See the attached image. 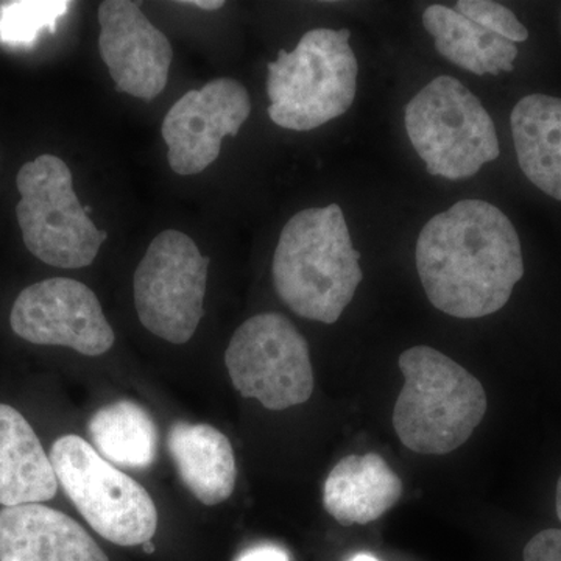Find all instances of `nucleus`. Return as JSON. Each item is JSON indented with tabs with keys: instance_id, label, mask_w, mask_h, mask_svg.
<instances>
[{
	"instance_id": "f257e3e1",
	"label": "nucleus",
	"mask_w": 561,
	"mask_h": 561,
	"mask_svg": "<svg viewBox=\"0 0 561 561\" xmlns=\"http://www.w3.org/2000/svg\"><path fill=\"white\" fill-rule=\"evenodd\" d=\"M416 271L427 298L456 319L501 311L524 276L522 241L491 203L461 201L420 232Z\"/></svg>"
},
{
	"instance_id": "39448f33",
	"label": "nucleus",
	"mask_w": 561,
	"mask_h": 561,
	"mask_svg": "<svg viewBox=\"0 0 561 561\" xmlns=\"http://www.w3.org/2000/svg\"><path fill=\"white\" fill-rule=\"evenodd\" d=\"M405 130L427 172L442 179H471L501 154L490 114L454 77L432 80L409 102Z\"/></svg>"
},
{
	"instance_id": "9d476101",
	"label": "nucleus",
	"mask_w": 561,
	"mask_h": 561,
	"mask_svg": "<svg viewBox=\"0 0 561 561\" xmlns=\"http://www.w3.org/2000/svg\"><path fill=\"white\" fill-rule=\"evenodd\" d=\"M11 330L35 345L66 346L84 356H102L114 331L101 301L83 283L50 278L21 291L10 313Z\"/></svg>"
},
{
	"instance_id": "aec40b11",
	"label": "nucleus",
	"mask_w": 561,
	"mask_h": 561,
	"mask_svg": "<svg viewBox=\"0 0 561 561\" xmlns=\"http://www.w3.org/2000/svg\"><path fill=\"white\" fill-rule=\"evenodd\" d=\"M68 0H16L0 3V43L10 47H31L41 33L57 28L68 13Z\"/></svg>"
},
{
	"instance_id": "2eb2a0df",
	"label": "nucleus",
	"mask_w": 561,
	"mask_h": 561,
	"mask_svg": "<svg viewBox=\"0 0 561 561\" xmlns=\"http://www.w3.org/2000/svg\"><path fill=\"white\" fill-rule=\"evenodd\" d=\"M58 479L31 423L0 404V505L41 504L57 494Z\"/></svg>"
},
{
	"instance_id": "f8f14e48",
	"label": "nucleus",
	"mask_w": 561,
	"mask_h": 561,
	"mask_svg": "<svg viewBox=\"0 0 561 561\" xmlns=\"http://www.w3.org/2000/svg\"><path fill=\"white\" fill-rule=\"evenodd\" d=\"M99 50L117 90L151 102L168 87L173 50L138 3L105 0L99 7Z\"/></svg>"
},
{
	"instance_id": "a878e982",
	"label": "nucleus",
	"mask_w": 561,
	"mask_h": 561,
	"mask_svg": "<svg viewBox=\"0 0 561 561\" xmlns=\"http://www.w3.org/2000/svg\"><path fill=\"white\" fill-rule=\"evenodd\" d=\"M556 508H557V516H559V519L561 522V476L559 479V483H557Z\"/></svg>"
},
{
	"instance_id": "ddd939ff",
	"label": "nucleus",
	"mask_w": 561,
	"mask_h": 561,
	"mask_svg": "<svg viewBox=\"0 0 561 561\" xmlns=\"http://www.w3.org/2000/svg\"><path fill=\"white\" fill-rule=\"evenodd\" d=\"M0 561H110L65 513L41 504L0 511Z\"/></svg>"
},
{
	"instance_id": "393cba45",
	"label": "nucleus",
	"mask_w": 561,
	"mask_h": 561,
	"mask_svg": "<svg viewBox=\"0 0 561 561\" xmlns=\"http://www.w3.org/2000/svg\"><path fill=\"white\" fill-rule=\"evenodd\" d=\"M348 561H381L378 557L371 556V553L360 552L356 556L351 557Z\"/></svg>"
},
{
	"instance_id": "7ed1b4c3",
	"label": "nucleus",
	"mask_w": 561,
	"mask_h": 561,
	"mask_svg": "<svg viewBox=\"0 0 561 561\" xmlns=\"http://www.w3.org/2000/svg\"><path fill=\"white\" fill-rule=\"evenodd\" d=\"M404 387L398 394L393 427L405 448L445 456L468 442L486 413L481 381L451 357L413 346L398 359Z\"/></svg>"
},
{
	"instance_id": "4be33fe9",
	"label": "nucleus",
	"mask_w": 561,
	"mask_h": 561,
	"mask_svg": "<svg viewBox=\"0 0 561 561\" xmlns=\"http://www.w3.org/2000/svg\"><path fill=\"white\" fill-rule=\"evenodd\" d=\"M524 561H561V530L538 531L524 548Z\"/></svg>"
},
{
	"instance_id": "f03ea898",
	"label": "nucleus",
	"mask_w": 561,
	"mask_h": 561,
	"mask_svg": "<svg viewBox=\"0 0 561 561\" xmlns=\"http://www.w3.org/2000/svg\"><path fill=\"white\" fill-rule=\"evenodd\" d=\"M272 273L291 312L324 324L341 319L364 278L341 206L295 214L280 231Z\"/></svg>"
},
{
	"instance_id": "a211bd4d",
	"label": "nucleus",
	"mask_w": 561,
	"mask_h": 561,
	"mask_svg": "<svg viewBox=\"0 0 561 561\" xmlns=\"http://www.w3.org/2000/svg\"><path fill=\"white\" fill-rule=\"evenodd\" d=\"M423 25L434 36L435 49L453 65L476 76L512 72L518 47L461 16L456 9L431 5L424 10Z\"/></svg>"
},
{
	"instance_id": "423d86ee",
	"label": "nucleus",
	"mask_w": 561,
	"mask_h": 561,
	"mask_svg": "<svg viewBox=\"0 0 561 561\" xmlns=\"http://www.w3.org/2000/svg\"><path fill=\"white\" fill-rule=\"evenodd\" d=\"M49 457L61 489L101 537L117 546L151 541L158 511L140 483L79 435H62L51 445Z\"/></svg>"
},
{
	"instance_id": "1a4fd4ad",
	"label": "nucleus",
	"mask_w": 561,
	"mask_h": 561,
	"mask_svg": "<svg viewBox=\"0 0 561 561\" xmlns=\"http://www.w3.org/2000/svg\"><path fill=\"white\" fill-rule=\"evenodd\" d=\"M209 257L190 236L160 232L135 272V306L140 323L162 341L183 345L194 337L205 309Z\"/></svg>"
},
{
	"instance_id": "9b49d317",
	"label": "nucleus",
	"mask_w": 561,
	"mask_h": 561,
	"mask_svg": "<svg viewBox=\"0 0 561 561\" xmlns=\"http://www.w3.org/2000/svg\"><path fill=\"white\" fill-rule=\"evenodd\" d=\"M251 113L250 94L238 80H210L173 103L162 122L169 165L179 175L202 173L219 158L227 136H238Z\"/></svg>"
},
{
	"instance_id": "5701e85b",
	"label": "nucleus",
	"mask_w": 561,
	"mask_h": 561,
	"mask_svg": "<svg viewBox=\"0 0 561 561\" xmlns=\"http://www.w3.org/2000/svg\"><path fill=\"white\" fill-rule=\"evenodd\" d=\"M234 561H290V553L276 542H260L239 553Z\"/></svg>"
},
{
	"instance_id": "b1692460",
	"label": "nucleus",
	"mask_w": 561,
	"mask_h": 561,
	"mask_svg": "<svg viewBox=\"0 0 561 561\" xmlns=\"http://www.w3.org/2000/svg\"><path fill=\"white\" fill-rule=\"evenodd\" d=\"M184 5L195 7V9L214 11L225 7L224 0H192V2H183Z\"/></svg>"
},
{
	"instance_id": "4468645a",
	"label": "nucleus",
	"mask_w": 561,
	"mask_h": 561,
	"mask_svg": "<svg viewBox=\"0 0 561 561\" xmlns=\"http://www.w3.org/2000/svg\"><path fill=\"white\" fill-rule=\"evenodd\" d=\"M402 481L379 454L339 461L323 485L324 511L342 526L381 518L401 500Z\"/></svg>"
},
{
	"instance_id": "6e6552de",
	"label": "nucleus",
	"mask_w": 561,
	"mask_h": 561,
	"mask_svg": "<svg viewBox=\"0 0 561 561\" xmlns=\"http://www.w3.org/2000/svg\"><path fill=\"white\" fill-rule=\"evenodd\" d=\"M225 364L234 389L268 411H286L312 397L308 342L280 313H260L242 323L225 351Z\"/></svg>"
},
{
	"instance_id": "412c9836",
	"label": "nucleus",
	"mask_w": 561,
	"mask_h": 561,
	"mask_svg": "<svg viewBox=\"0 0 561 561\" xmlns=\"http://www.w3.org/2000/svg\"><path fill=\"white\" fill-rule=\"evenodd\" d=\"M456 11L511 43H523L529 38V32L518 18L501 3L490 2V0H460L457 2Z\"/></svg>"
},
{
	"instance_id": "6ab92c4d",
	"label": "nucleus",
	"mask_w": 561,
	"mask_h": 561,
	"mask_svg": "<svg viewBox=\"0 0 561 561\" xmlns=\"http://www.w3.org/2000/svg\"><path fill=\"white\" fill-rule=\"evenodd\" d=\"M92 446L114 467L146 470L158 454V430L142 405L128 400L113 402L91 416Z\"/></svg>"
},
{
	"instance_id": "f3484780",
	"label": "nucleus",
	"mask_w": 561,
	"mask_h": 561,
	"mask_svg": "<svg viewBox=\"0 0 561 561\" xmlns=\"http://www.w3.org/2000/svg\"><path fill=\"white\" fill-rule=\"evenodd\" d=\"M511 124L524 175L561 202V99L526 95L513 108Z\"/></svg>"
},
{
	"instance_id": "20e7f679",
	"label": "nucleus",
	"mask_w": 561,
	"mask_h": 561,
	"mask_svg": "<svg viewBox=\"0 0 561 561\" xmlns=\"http://www.w3.org/2000/svg\"><path fill=\"white\" fill-rule=\"evenodd\" d=\"M350 36L346 28H316L306 33L294 50H279L276 61L268 62V116L273 124L309 131L351 108L359 65Z\"/></svg>"
},
{
	"instance_id": "dca6fc26",
	"label": "nucleus",
	"mask_w": 561,
	"mask_h": 561,
	"mask_svg": "<svg viewBox=\"0 0 561 561\" xmlns=\"http://www.w3.org/2000/svg\"><path fill=\"white\" fill-rule=\"evenodd\" d=\"M169 451L184 486L202 504H221L234 491L238 468L227 435L209 424L176 421L169 431Z\"/></svg>"
},
{
	"instance_id": "bb28decb",
	"label": "nucleus",
	"mask_w": 561,
	"mask_h": 561,
	"mask_svg": "<svg viewBox=\"0 0 561 561\" xmlns=\"http://www.w3.org/2000/svg\"><path fill=\"white\" fill-rule=\"evenodd\" d=\"M142 549H144V552L153 553L154 552V545L151 541L144 542Z\"/></svg>"
},
{
	"instance_id": "0eeeda50",
	"label": "nucleus",
	"mask_w": 561,
	"mask_h": 561,
	"mask_svg": "<svg viewBox=\"0 0 561 561\" xmlns=\"http://www.w3.org/2000/svg\"><path fill=\"white\" fill-rule=\"evenodd\" d=\"M72 181L68 164L54 154H41L18 173L22 239L33 256L51 267H88L108 236L92 224Z\"/></svg>"
}]
</instances>
